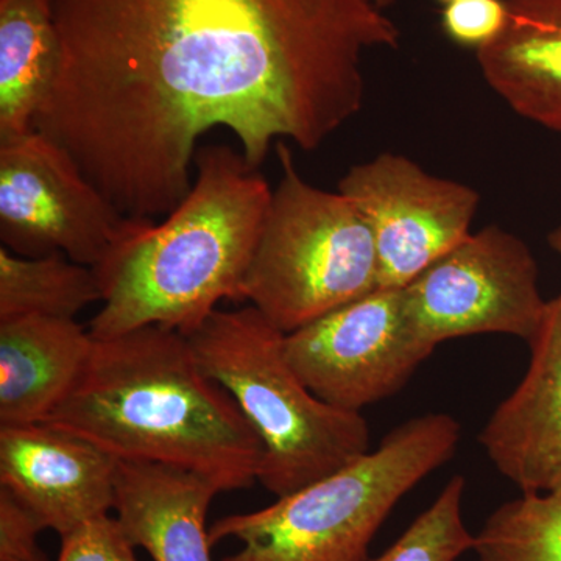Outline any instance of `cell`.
<instances>
[{"label":"cell","instance_id":"1","mask_svg":"<svg viewBox=\"0 0 561 561\" xmlns=\"http://www.w3.org/2000/svg\"><path fill=\"white\" fill-rule=\"evenodd\" d=\"M60 61L36 130L130 219L169 216L198 140L319 149L365 102L364 58L400 47L370 0H54Z\"/></svg>","mask_w":561,"mask_h":561},{"label":"cell","instance_id":"2","mask_svg":"<svg viewBox=\"0 0 561 561\" xmlns=\"http://www.w3.org/2000/svg\"><path fill=\"white\" fill-rule=\"evenodd\" d=\"M44 423L117 460L195 472L220 493L260 481L261 438L203 370L190 339L169 328L94 339L79 382Z\"/></svg>","mask_w":561,"mask_h":561},{"label":"cell","instance_id":"3","mask_svg":"<svg viewBox=\"0 0 561 561\" xmlns=\"http://www.w3.org/2000/svg\"><path fill=\"white\" fill-rule=\"evenodd\" d=\"M190 194L154 224L127 217L95 265L102 308L91 320L98 341L146 327L187 335L221 300L242 301V284L273 190L241 151L198 147Z\"/></svg>","mask_w":561,"mask_h":561},{"label":"cell","instance_id":"4","mask_svg":"<svg viewBox=\"0 0 561 561\" xmlns=\"http://www.w3.org/2000/svg\"><path fill=\"white\" fill-rule=\"evenodd\" d=\"M460 435L448 413L404 421L342 470L261 511L217 519L209 527L210 545L241 542L221 561H367L394 505L453 459Z\"/></svg>","mask_w":561,"mask_h":561},{"label":"cell","instance_id":"5","mask_svg":"<svg viewBox=\"0 0 561 561\" xmlns=\"http://www.w3.org/2000/svg\"><path fill=\"white\" fill-rule=\"evenodd\" d=\"M203 370L230 393L264 448L260 482L276 497L370 451L360 412L320 400L291 367L286 334L254 306L219 311L186 335Z\"/></svg>","mask_w":561,"mask_h":561},{"label":"cell","instance_id":"6","mask_svg":"<svg viewBox=\"0 0 561 561\" xmlns=\"http://www.w3.org/2000/svg\"><path fill=\"white\" fill-rule=\"evenodd\" d=\"M278 186L242 284L249 301L284 334L379 289L370 225L341 192L319 190L276 142Z\"/></svg>","mask_w":561,"mask_h":561},{"label":"cell","instance_id":"7","mask_svg":"<svg viewBox=\"0 0 561 561\" xmlns=\"http://www.w3.org/2000/svg\"><path fill=\"white\" fill-rule=\"evenodd\" d=\"M404 291L413 331L432 348L478 334L529 343L548 308L529 247L497 225L471 232Z\"/></svg>","mask_w":561,"mask_h":561},{"label":"cell","instance_id":"8","mask_svg":"<svg viewBox=\"0 0 561 561\" xmlns=\"http://www.w3.org/2000/svg\"><path fill=\"white\" fill-rule=\"evenodd\" d=\"M127 217L38 130L0 146V239L18 256L62 253L95 267Z\"/></svg>","mask_w":561,"mask_h":561},{"label":"cell","instance_id":"9","mask_svg":"<svg viewBox=\"0 0 561 561\" xmlns=\"http://www.w3.org/2000/svg\"><path fill=\"white\" fill-rule=\"evenodd\" d=\"M434 351L413 331L404 287H379L286 334L287 357L302 382L351 412L393 397Z\"/></svg>","mask_w":561,"mask_h":561},{"label":"cell","instance_id":"10","mask_svg":"<svg viewBox=\"0 0 561 561\" xmlns=\"http://www.w3.org/2000/svg\"><path fill=\"white\" fill-rule=\"evenodd\" d=\"M339 192L364 214L375 239L379 287H405L471 234L481 195L424 171L404 154L353 165Z\"/></svg>","mask_w":561,"mask_h":561},{"label":"cell","instance_id":"11","mask_svg":"<svg viewBox=\"0 0 561 561\" xmlns=\"http://www.w3.org/2000/svg\"><path fill=\"white\" fill-rule=\"evenodd\" d=\"M116 470L117 459L70 432L0 426V486L61 538L114 511Z\"/></svg>","mask_w":561,"mask_h":561},{"label":"cell","instance_id":"12","mask_svg":"<svg viewBox=\"0 0 561 561\" xmlns=\"http://www.w3.org/2000/svg\"><path fill=\"white\" fill-rule=\"evenodd\" d=\"M530 364L479 435L491 463L522 493L561 490V295L529 342Z\"/></svg>","mask_w":561,"mask_h":561},{"label":"cell","instance_id":"13","mask_svg":"<svg viewBox=\"0 0 561 561\" xmlns=\"http://www.w3.org/2000/svg\"><path fill=\"white\" fill-rule=\"evenodd\" d=\"M219 493L195 472L117 460V523L131 546L146 549L153 561H213L206 515Z\"/></svg>","mask_w":561,"mask_h":561},{"label":"cell","instance_id":"14","mask_svg":"<svg viewBox=\"0 0 561 561\" xmlns=\"http://www.w3.org/2000/svg\"><path fill=\"white\" fill-rule=\"evenodd\" d=\"M94 337L76 319L0 321V426L44 423L69 397Z\"/></svg>","mask_w":561,"mask_h":561},{"label":"cell","instance_id":"15","mask_svg":"<svg viewBox=\"0 0 561 561\" xmlns=\"http://www.w3.org/2000/svg\"><path fill=\"white\" fill-rule=\"evenodd\" d=\"M505 2V27L476 50L483 80L518 116L561 133V0Z\"/></svg>","mask_w":561,"mask_h":561},{"label":"cell","instance_id":"16","mask_svg":"<svg viewBox=\"0 0 561 561\" xmlns=\"http://www.w3.org/2000/svg\"><path fill=\"white\" fill-rule=\"evenodd\" d=\"M58 61L54 0H0V146L36 130Z\"/></svg>","mask_w":561,"mask_h":561},{"label":"cell","instance_id":"17","mask_svg":"<svg viewBox=\"0 0 561 561\" xmlns=\"http://www.w3.org/2000/svg\"><path fill=\"white\" fill-rule=\"evenodd\" d=\"M99 301L102 287L94 268L62 253L25 257L0 249V321L33 316L76 319Z\"/></svg>","mask_w":561,"mask_h":561},{"label":"cell","instance_id":"18","mask_svg":"<svg viewBox=\"0 0 561 561\" xmlns=\"http://www.w3.org/2000/svg\"><path fill=\"white\" fill-rule=\"evenodd\" d=\"M479 561H561V490L522 493L474 535Z\"/></svg>","mask_w":561,"mask_h":561},{"label":"cell","instance_id":"19","mask_svg":"<svg viewBox=\"0 0 561 561\" xmlns=\"http://www.w3.org/2000/svg\"><path fill=\"white\" fill-rule=\"evenodd\" d=\"M463 476H454L409 529L381 556L367 561H457L474 548L463 522Z\"/></svg>","mask_w":561,"mask_h":561},{"label":"cell","instance_id":"20","mask_svg":"<svg viewBox=\"0 0 561 561\" xmlns=\"http://www.w3.org/2000/svg\"><path fill=\"white\" fill-rule=\"evenodd\" d=\"M505 22V0H456L443 5V32L454 43L471 49H481L496 38Z\"/></svg>","mask_w":561,"mask_h":561},{"label":"cell","instance_id":"21","mask_svg":"<svg viewBox=\"0 0 561 561\" xmlns=\"http://www.w3.org/2000/svg\"><path fill=\"white\" fill-rule=\"evenodd\" d=\"M135 549L117 519L106 515L62 537L58 561H138Z\"/></svg>","mask_w":561,"mask_h":561},{"label":"cell","instance_id":"22","mask_svg":"<svg viewBox=\"0 0 561 561\" xmlns=\"http://www.w3.org/2000/svg\"><path fill=\"white\" fill-rule=\"evenodd\" d=\"M39 519L10 490L0 486V561H50L38 545Z\"/></svg>","mask_w":561,"mask_h":561},{"label":"cell","instance_id":"23","mask_svg":"<svg viewBox=\"0 0 561 561\" xmlns=\"http://www.w3.org/2000/svg\"><path fill=\"white\" fill-rule=\"evenodd\" d=\"M548 241L551 249L561 257V225L549 234Z\"/></svg>","mask_w":561,"mask_h":561},{"label":"cell","instance_id":"24","mask_svg":"<svg viewBox=\"0 0 561 561\" xmlns=\"http://www.w3.org/2000/svg\"><path fill=\"white\" fill-rule=\"evenodd\" d=\"M371 3H375L378 9L387 10L390 9L391 5L398 2V0H370Z\"/></svg>","mask_w":561,"mask_h":561},{"label":"cell","instance_id":"25","mask_svg":"<svg viewBox=\"0 0 561 561\" xmlns=\"http://www.w3.org/2000/svg\"><path fill=\"white\" fill-rule=\"evenodd\" d=\"M437 2L443 3V5H448V3L456 2V0H437Z\"/></svg>","mask_w":561,"mask_h":561}]
</instances>
